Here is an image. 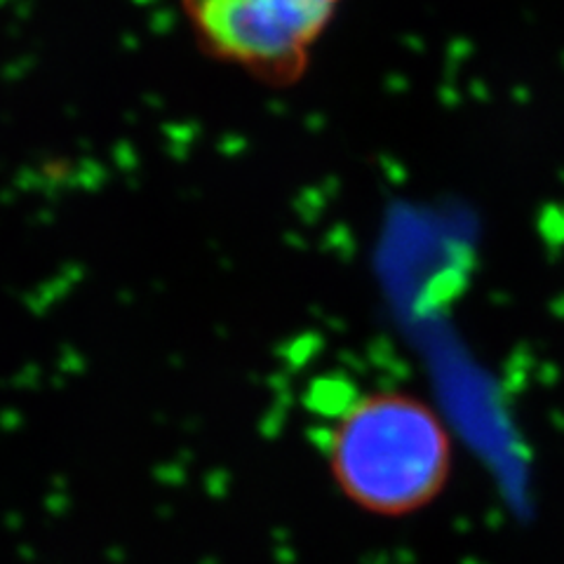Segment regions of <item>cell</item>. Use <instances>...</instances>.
<instances>
[{
  "mask_svg": "<svg viewBox=\"0 0 564 564\" xmlns=\"http://www.w3.org/2000/svg\"><path fill=\"white\" fill-rule=\"evenodd\" d=\"M182 8L207 55L271 85L304 74L337 12L323 0H182Z\"/></svg>",
  "mask_w": 564,
  "mask_h": 564,
  "instance_id": "7a4b0ae2",
  "label": "cell"
},
{
  "mask_svg": "<svg viewBox=\"0 0 564 564\" xmlns=\"http://www.w3.org/2000/svg\"><path fill=\"white\" fill-rule=\"evenodd\" d=\"M323 3H327V6H332V8H337L341 0H323Z\"/></svg>",
  "mask_w": 564,
  "mask_h": 564,
  "instance_id": "3957f363",
  "label": "cell"
},
{
  "mask_svg": "<svg viewBox=\"0 0 564 564\" xmlns=\"http://www.w3.org/2000/svg\"><path fill=\"white\" fill-rule=\"evenodd\" d=\"M449 431L410 393H369L341 416L329 440V470L344 497L379 518L431 506L452 475Z\"/></svg>",
  "mask_w": 564,
  "mask_h": 564,
  "instance_id": "6da1fadb",
  "label": "cell"
}]
</instances>
